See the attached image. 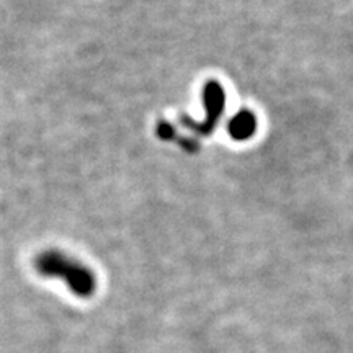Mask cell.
<instances>
[{
    "label": "cell",
    "mask_w": 353,
    "mask_h": 353,
    "mask_svg": "<svg viewBox=\"0 0 353 353\" xmlns=\"http://www.w3.org/2000/svg\"><path fill=\"white\" fill-rule=\"evenodd\" d=\"M255 130H257L255 114L252 112H247V110H242L241 113H237L229 121V134H231V138L237 141H245L252 138Z\"/></svg>",
    "instance_id": "3"
},
{
    "label": "cell",
    "mask_w": 353,
    "mask_h": 353,
    "mask_svg": "<svg viewBox=\"0 0 353 353\" xmlns=\"http://www.w3.org/2000/svg\"><path fill=\"white\" fill-rule=\"evenodd\" d=\"M33 265L41 276L64 281L70 293L79 298H90L95 294L97 280L94 272L61 250H44L34 257Z\"/></svg>",
    "instance_id": "1"
},
{
    "label": "cell",
    "mask_w": 353,
    "mask_h": 353,
    "mask_svg": "<svg viewBox=\"0 0 353 353\" xmlns=\"http://www.w3.org/2000/svg\"><path fill=\"white\" fill-rule=\"evenodd\" d=\"M157 136H159V138H161L162 141H170V139H174L175 130L169 125V123L161 121V123H159V125H157Z\"/></svg>",
    "instance_id": "4"
},
{
    "label": "cell",
    "mask_w": 353,
    "mask_h": 353,
    "mask_svg": "<svg viewBox=\"0 0 353 353\" xmlns=\"http://www.w3.org/2000/svg\"><path fill=\"white\" fill-rule=\"evenodd\" d=\"M203 101H205L206 108V120L200 123L193 121L190 117H182V125L198 132V134L206 136L214 131V126L218 125L219 117L224 113V105H226V94H224V88L221 87L219 82L210 81L206 83L205 90H203Z\"/></svg>",
    "instance_id": "2"
}]
</instances>
